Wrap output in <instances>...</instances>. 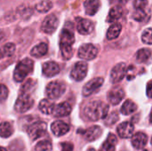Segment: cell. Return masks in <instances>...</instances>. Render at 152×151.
Here are the masks:
<instances>
[{"mask_svg": "<svg viewBox=\"0 0 152 151\" xmlns=\"http://www.w3.org/2000/svg\"><path fill=\"white\" fill-rule=\"evenodd\" d=\"M109 113V105L101 101H92L84 109V114L91 121L106 118Z\"/></svg>", "mask_w": 152, "mask_h": 151, "instance_id": "6da1fadb", "label": "cell"}, {"mask_svg": "<svg viewBox=\"0 0 152 151\" xmlns=\"http://www.w3.org/2000/svg\"><path fill=\"white\" fill-rule=\"evenodd\" d=\"M75 42L74 34L69 30L64 28L61 31L60 37V48L61 52L62 58L64 60H69L73 55L72 45Z\"/></svg>", "mask_w": 152, "mask_h": 151, "instance_id": "7a4b0ae2", "label": "cell"}, {"mask_svg": "<svg viewBox=\"0 0 152 151\" xmlns=\"http://www.w3.org/2000/svg\"><path fill=\"white\" fill-rule=\"evenodd\" d=\"M33 67H34V62L32 60L27 58V59L20 61L17 64L14 69V73H13L14 80L16 82L23 81L28 77V75H29L32 72Z\"/></svg>", "mask_w": 152, "mask_h": 151, "instance_id": "3957f363", "label": "cell"}, {"mask_svg": "<svg viewBox=\"0 0 152 151\" xmlns=\"http://www.w3.org/2000/svg\"><path fill=\"white\" fill-rule=\"evenodd\" d=\"M66 91V85L61 81H53L45 88V94L50 100L59 99Z\"/></svg>", "mask_w": 152, "mask_h": 151, "instance_id": "277c9868", "label": "cell"}, {"mask_svg": "<svg viewBox=\"0 0 152 151\" xmlns=\"http://www.w3.org/2000/svg\"><path fill=\"white\" fill-rule=\"evenodd\" d=\"M34 105V101L28 93H21L14 105V109L19 113H24L29 110Z\"/></svg>", "mask_w": 152, "mask_h": 151, "instance_id": "5b68a950", "label": "cell"}, {"mask_svg": "<svg viewBox=\"0 0 152 151\" xmlns=\"http://www.w3.org/2000/svg\"><path fill=\"white\" fill-rule=\"evenodd\" d=\"M97 54H98V50L92 44H85L81 45L77 53L78 57L85 61H92L97 56Z\"/></svg>", "mask_w": 152, "mask_h": 151, "instance_id": "8992f818", "label": "cell"}, {"mask_svg": "<svg viewBox=\"0 0 152 151\" xmlns=\"http://www.w3.org/2000/svg\"><path fill=\"white\" fill-rule=\"evenodd\" d=\"M46 127L47 126L45 122H41V121L36 122L28 127V136L32 141H36L45 134Z\"/></svg>", "mask_w": 152, "mask_h": 151, "instance_id": "52a82bcc", "label": "cell"}, {"mask_svg": "<svg viewBox=\"0 0 152 151\" xmlns=\"http://www.w3.org/2000/svg\"><path fill=\"white\" fill-rule=\"evenodd\" d=\"M87 64L83 61L77 62L70 71V77L75 81H82L87 74Z\"/></svg>", "mask_w": 152, "mask_h": 151, "instance_id": "ba28073f", "label": "cell"}, {"mask_svg": "<svg viewBox=\"0 0 152 151\" xmlns=\"http://www.w3.org/2000/svg\"><path fill=\"white\" fill-rule=\"evenodd\" d=\"M126 71H127V67L125 62H120L117 64L111 69V72H110L111 82L113 84H117L122 81V79H124V77L126 76Z\"/></svg>", "mask_w": 152, "mask_h": 151, "instance_id": "9c48e42d", "label": "cell"}, {"mask_svg": "<svg viewBox=\"0 0 152 151\" xmlns=\"http://www.w3.org/2000/svg\"><path fill=\"white\" fill-rule=\"evenodd\" d=\"M103 82H104V79L102 77H95V78L90 80L83 87V91H82L83 95L86 97L92 95L94 93L97 92L102 87Z\"/></svg>", "mask_w": 152, "mask_h": 151, "instance_id": "30bf717a", "label": "cell"}, {"mask_svg": "<svg viewBox=\"0 0 152 151\" xmlns=\"http://www.w3.org/2000/svg\"><path fill=\"white\" fill-rule=\"evenodd\" d=\"M59 24V20L55 14H50L46 16L42 23L41 29L43 32L46 34H52L53 33Z\"/></svg>", "mask_w": 152, "mask_h": 151, "instance_id": "8fae6325", "label": "cell"}, {"mask_svg": "<svg viewBox=\"0 0 152 151\" xmlns=\"http://www.w3.org/2000/svg\"><path fill=\"white\" fill-rule=\"evenodd\" d=\"M77 28L80 34L88 35L94 31V24L90 20L85 18H77Z\"/></svg>", "mask_w": 152, "mask_h": 151, "instance_id": "7c38bea8", "label": "cell"}, {"mask_svg": "<svg viewBox=\"0 0 152 151\" xmlns=\"http://www.w3.org/2000/svg\"><path fill=\"white\" fill-rule=\"evenodd\" d=\"M83 137L88 142H94L99 139L102 134V130L99 125H94L86 130L81 131Z\"/></svg>", "mask_w": 152, "mask_h": 151, "instance_id": "4fadbf2b", "label": "cell"}, {"mask_svg": "<svg viewBox=\"0 0 152 151\" xmlns=\"http://www.w3.org/2000/svg\"><path fill=\"white\" fill-rule=\"evenodd\" d=\"M117 131L120 138L128 139L133 136L134 126L131 122H124L118 126Z\"/></svg>", "mask_w": 152, "mask_h": 151, "instance_id": "5bb4252c", "label": "cell"}, {"mask_svg": "<svg viewBox=\"0 0 152 151\" xmlns=\"http://www.w3.org/2000/svg\"><path fill=\"white\" fill-rule=\"evenodd\" d=\"M42 72L45 77H53L59 74L60 72V66L58 63L54 61H47L44 63L42 67Z\"/></svg>", "mask_w": 152, "mask_h": 151, "instance_id": "9a60e30c", "label": "cell"}, {"mask_svg": "<svg viewBox=\"0 0 152 151\" xmlns=\"http://www.w3.org/2000/svg\"><path fill=\"white\" fill-rule=\"evenodd\" d=\"M124 96H125V93H124L123 89H121L120 87H114L113 89H111L109 92L107 97H108V101H110V104L118 105L121 102Z\"/></svg>", "mask_w": 152, "mask_h": 151, "instance_id": "2e32d148", "label": "cell"}, {"mask_svg": "<svg viewBox=\"0 0 152 151\" xmlns=\"http://www.w3.org/2000/svg\"><path fill=\"white\" fill-rule=\"evenodd\" d=\"M51 130L55 136L60 137V136L66 134L69 131V125L63 121L58 120L52 124Z\"/></svg>", "mask_w": 152, "mask_h": 151, "instance_id": "e0dca14e", "label": "cell"}, {"mask_svg": "<svg viewBox=\"0 0 152 151\" xmlns=\"http://www.w3.org/2000/svg\"><path fill=\"white\" fill-rule=\"evenodd\" d=\"M147 142H148V136L144 133L139 132L132 136V145L136 150H141L143 147H145Z\"/></svg>", "mask_w": 152, "mask_h": 151, "instance_id": "ac0fdd59", "label": "cell"}, {"mask_svg": "<svg viewBox=\"0 0 152 151\" xmlns=\"http://www.w3.org/2000/svg\"><path fill=\"white\" fill-rule=\"evenodd\" d=\"M70 112H71V106L68 102H61L54 107L53 115L56 117H62L69 116Z\"/></svg>", "mask_w": 152, "mask_h": 151, "instance_id": "d6986e66", "label": "cell"}, {"mask_svg": "<svg viewBox=\"0 0 152 151\" xmlns=\"http://www.w3.org/2000/svg\"><path fill=\"white\" fill-rule=\"evenodd\" d=\"M100 5H101L100 0H86L84 3L86 13L90 16L94 15L98 12Z\"/></svg>", "mask_w": 152, "mask_h": 151, "instance_id": "ffe728a7", "label": "cell"}, {"mask_svg": "<svg viewBox=\"0 0 152 151\" xmlns=\"http://www.w3.org/2000/svg\"><path fill=\"white\" fill-rule=\"evenodd\" d=\"M117 142L118 141H117V137L115 134H113V133L109 134L107 140L102 145L100 151H115Z\"/></svg>", "mask_w": 152, "mask_h": 151, "instance_id": "44dd1931", "label": "cell"}, {"mask_svg": "<svg viewBox=\"0 0 152 151\" xmlns=\"http://www.w3.org/2000/svg\"><path fill=\"white\" fill-rule=\"evenodd\" d=\"M122 30V26L120 23L116 22L112 24L107 31V38L109 40H114L118 37Z\"/></svg>", "mask_w": 152, "mask_h": 151, "instance_id": "7402d4cb", "label": "cell"}, {"mask_svg": "<svg viewBox=\"0 0 152 151\" xmlns=\"http://www.w3.org/2000/svg\"><path fill=\"white\" fill-rule=\"evenodd\" d=\"M48 52V45L45 43H40L39 44L34 46L31 51H30V54L33 57L36 58H39L42 57L44 55H45Z\"/></svg>", "mask_w": 152, "mask_h": 151, "instance_id": "603a6c76", "label": "cell"}, {"mask_svg": "<svg viewBox=\"0 0 152 151\" xmlns=\"http://www.w3.org/2000/svg\"><path fill=\"white\" fill-rule=\"evenodd\" d=\"M55 105L49 100L47 99H45V100H42L38 105V109L39 110L43 113V114H45V115H49V114H53V109H54Z\"/></svg>", "mask_w": 152, "mask_h": 151, "instance_id": "cb8c5ba5", "label": "cell"}, {"mask_svg": "<svg viewBox=\"0 0 152 151\" xmlns=\"http://www.w3.org/2000/svg\"><path fill=\"white\" fill-rule=\"evenodd\" d=\"M15 44L12 43H8L0 47V60L8 58L12 56L15 52Z\"/></svg>", "mask_w": 152, "mask_h": 151, "instance_id": "d4e9b609", "label": "cell"}, {"mask_svg": "<svg viewBox=\"0 0 152 151\" xmlns=\"http://www.w3.org/2000/svg\"><path fill=\"white\" fill-rule=\"evenodd\" d=\"M136 61L139 63H146L150 61L151 57V52L150 49L142 48L136 53Z\"/></svg>", "mask_w": 152, "mask_h": 151, "instance_id": "484cf974", "label": "cell"}, {"mask_svg": "<svg viewBox=\"0 0 152 151\" xmlns=\"http://www.w3.org/2000/svg\"><path fill=\"white\" fill-rule=\"evenodd\" d=\"M123 13V9L120 6H114L113 8L110 9L108 18H107V21L108 22H115L116 20H118Z\"/></svg>", "mask_w": 152, "mask_h": 151, "instance_id": "4316f807", "label": "cell"}, {"mask_svg": "<svg viewBox=\"0 0 152 151\" xmlns=\"http://www.w3.org/2000/svg\"><path fill=\"white\" fill-rule=\"evenodd\" d=\"M136 109H137V105L131 100H127L124 102V104L121 107V113L123 115L128 116L134 113Z\"/></svg>", "mask_w": 152, "mask_h": 151, "instance_id": "83f0119b", "label": "cell"}, {"mask_svg": "<svg viewBox=\"0 0 152 151\" xmlns=\"http://www.w3.org/2000/svg\"><path fill=\"white\" fill-rule=\"evenodd\" d=\"M13 133L12 126L8 122H4L0 124V136L3 138L10 137Z\"/></svg>", "mask_w": 152, "mask_h": 151, "instance_id": "f1b7e54d", "label": "cell"}, {"mask_svg": "<svg viewBox=\"0 0 152 151\" xmlns=\"http://www.w3.org/2000/svg\"><path fill=\"white\" fill-rule=\"evenodd\" d=\"M53 7V3L50 0H41L36 5V10L38 12H47Z\"/></svg>", "mask_w": 152, "mask_h": 151, "instance_id": "f546056e", "label": "cell"}, {"mask_svg": "<svg viewBox=\"0 0 152 151\" xmlns=\"http://www.w3.org/2000/svg\"><path fill=\"white\" fill-rule=\"evenodd\" d=\"M52 143L49 141H41L34 148V151H51Z\"/></svg>", "mask_w": 152, "mask_h": 151, "instance_id": "4dcf8cb0", "label": "cell"}, {"mask_svg": "<svg viewBox=\"0 0 152 151\" xmlns=\"http://www.w3.org/2000/svg\"><path fill=\"white\" fill-rule=\"evenodd\" d=\"M142 40L144 44H152V28H148L143 31L142 35Z\"/></svg>", "mask_w": 152, "mask_h": 151, "instance_id": "1f68e13d", "label": "cell"}, {"mask_svg": "<svg viewBox=\"0 0 152 151\" xmlns=\"http://www.w3.org/2000/svg\"><path fill=\"white\" fill-rule=\"evenodd\" d=\"M8 88L4 85H0V103L4 102L8 97Z\"/></svg>", "mask_w": 152, "mask_h": 151, "instance_id": "d6a6232c", "label": "cell"}, {"mask_svg": "<svg viewBox=\"0 0 152 151\" xmlns=\"http://www.w3.org/2000/svg\"><path fill=\"white\" fill-rule=\"evenodd\" d=\"M33 87H34V82H33V80L29 79L22 85L20 93H29L30 89H32Z\"/></svg>", "mask_w": 152, "mask_h": 151, "instance_id": "836d02e7", "label": "cell"}, {"mask_svg": "<svg viewBox=\"0 0 152 151\" xmlns=\"http://www.w3.org/2000/svg\"><path fill=\"white\" fill-rule=\"evenodd\" d=\"M118 120V113H117V112H112V113L108 117V118L106 119L105 125H114Z\"/></svg>", "mask_w": 152, "mask_h": 151, "instance_id": "e575fe53", "label": "cell"}, {"mask_svg": "<svg viewBox=\"0 0 152 151\" xmlns=\"http://www.w3.org/2000/svg\"><path fill=\"white\" fill-rule=\"evenodd\" d=\"M146 16V12H144V9H135V12L134 14V18L136 20H143Z\"/></svg>", "mask_w": 152, "mask_h": 151, "instance_id": "d590c367", "label": "cell"}, {"mask_svg": "<svg viewBox=\"0 0 152 151\" xmlns=\"http://www.w3.org/2000/svg\"><path fill=\"white\" fill-rule=\"evenodd\" d=\"M136 69L134 66H130L128 69H127V71H126V77L128 78V80H132L133 78H134L135 75H136Z\"/></svg>", "mask_w": 152, "mask_h": 151, "instance_id": "8d00e7d4", "label": "cell"}, {"mask_svg": "<svg viewBox=\"0 0 152 151\" xmlns=\"http://www.w3.org/2000/svg\"><path fill=\"white\" fill-rule=\"evenodd\" d=\"M147 4V0H134L135 9H144Z\"/></svg>", "mask_w": 152, "mask_h": 151, "instance_id": "74e56055", "label": "cell"}, {"mask_svg": "<svg viewBox=\"0 0 152 151\" xmlns=\"http://www.w3.org/2000/svg\"><path fill=\"white\" fill-rule=\"evenodd\" d=\"M61 146V151H73L74 150V146L70 142H62Z\"/></svg>", "mask_w": 152, "mask_h": 151, "instance_id": "f35d334b", "label": "cell"}, {"mask_svg": "<svg viewBox=\"0 0 152 151\" xmlns=\"http://www.w3.org/2000/svg\"><path fill=\"white\" fill-rule=\"evenodd\" d=\"M147 95L148 97L152 98V82H150L147 86Z\"/></svg>", "mask_w": 152, "mask_h": 151, "instance_id": "ab89813d", "label": "cell"}, {"mask_svg": "<svg viewBox=\"0 0 152 151\" xmlns=\"http://www.w3.org/2000/svg\"><path fill=\"white\" fill-rule=\"evenodd\" d=\"M150 122H151V124H152V110L151 112V116H150Z\"/></svg>", "mask_w": 152, "mask_h": 151, "instance_id": "60d3db41", "label": "cell"}, {"mask_svg": "<svg viewBox=\"0 0 152 151\" xmlns=\"http://www.w3.org/2000/svg\"><path fill=\"white\" fill-rule=\"evenodd\" d=\"M0 151H6V150L3 147H0Z\"/></svg>", "mask_w": 152, "mask_h": 151, "instance_id": "b9f144b4", "label": "cell"}, {"mask_svg": "<svg viewBox=\"0 0 152 151\" xmlns=\"http://www.w3.org/2000/svg\"><path fill=\"white\" fill-rule=\"evenodd\" d=\"M88 151H96L94 149H90V150H88Z\"/></svg>", "mask_w": 152, "mask_h": 151, "instance_id": "7bdbcfd3", "label": "cell"}, {"mask_svg": "<svg viewBox=\"0 0 152 151\" xmlns=\"http://www.w3.org/2000/svg\"><path fill=\"white\" fill-rule=\"evenodd\" d=\"M143 151H148V150H143Z\"/></svg>", "mask_w": 152, "mask_h": 151, "instance_id": "ee69618b", "label": "cell"}, {"mask_svg": "<svg viewBox=\"0 0 152 151\" xmlns=\"http://www.w3.org/2000/svg\"><path fill=\"white\" fill-rule=\"evenodd\" d=\"M151 144H152V139H151Z\"/></svg>", "mask_w": 152, "mask_h": 151, "instance_id": "f6af8a7d", "label": "cell"}]
</instances>
